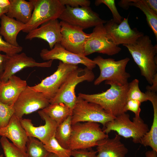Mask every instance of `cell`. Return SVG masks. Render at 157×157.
Masks as SVG:
<instances>
[{
  "label": "cell",
  "mask_w": 157,
  "mask_h": 157,
  "mask_svg": "<svg viewBox=\"0 0 157 157\" xmlns=\"http://www.w3.org/2000/svg\"><path fill=\"white\" fill-rule=\"evenodd\" d=\"M10 5L5 14L8 17L24 24L27 23L31 17L34 6L31 0H9Z\"/></svg>",
  "instance_id": "23"
},
{
  "label": "cell",
  "mask_w": 157,
  "mask_h": 157,
  "mask_svg": "<svg viewBox=\"0 0 157 157\" xmlns=\"http://www.w3.org/2000/svg\"><path fill=\"white\" fill-rule=\"evenodd\" d=\"M121 48L109 38L104 24L94 27L86 40L83 55L86 56L94 53L113 56L119 53Z\"/></svg>",
  "instance_id": "10"
},
{
  "label": "cell",
  "mask_w": 157,
  "mask_h": 157,
  "mask_svg": "<svg viewBox=\"0 0 157 157\" xmlns=\"http://www.w3.org/2000/svg\"><path fill=\"white\" fill-rule=\"evenodd\" d=\"M71 115L58 126L54 137L59 144L66 149H69V144L71 132Z\"/></svg>",
  "instance_id": "26"
},
{
  "label": "cell",
  "mask_w": 157,
  "mask_h": 157,
  "mask_svg": "<svg viewBox=\"0 0 157 157\" xmlns=\"http://www.w3.org/2000/svg\"><path fill=\"white\" fill-rule=\"evenodd\" d=\"M26 153L28 157H49L50 153L44 144L38 139L28 137L26 144Z\"/></svg>",
  "instance_id": "28"
},
{
  "label": "cell",
  "mask_w": 157,
  "mask_h": 157,
  "mask_svg": "<svg viewBox=\"0 0 157 157\" xmlns=\"http://www.w3.org/2000/svg\"><path fill=\"white\" fill-rule=\"evenodd\" d=\"M0 135L8 138L17 147L26 152L28 136L21 124L20 119L14 114L7 125L0 128Z\"/></svg>",
  "instance_id": "20"
},
{
  "label": "cell",
  "mask_w": 157,
  "mask_h": 157,
  "mask_svg": "<svg viewBox=\"0 0 157 157\" xmlns=\"http://www.w3.org/2000/svg\"><path fill=\"white\" fill-rule=\"evenodd\" d=\"M49 104V100L43 94L33 90L27 85L13 105L14 114L20 119L24 115L42 110Z\"/></svg>",
  "instance_id": "12"
},
{
  "label": "cell",
  "mask_w": 157,
  "mask_h": 157,
  "mask_svg": "<svg viewBox=\"0 0 157 157\" xmlns=\"http://www.w3.org/2000/svg\"><path fill=\"white\" fill-rule=\"evenodd\" d=\"M60 23L62 35L60 44L69 51L84 55L85 44L90 33L84 32L81 28L71 25L65 22L61 21Z\"/></svg>",
  "instance_id": "14"
},
{
  "label": "cell",
  "mask_w": 157,
  "mask_h": 157,
  "mask_svg": "<svg viewBox=\"0 0 157 157\" xmlns=\"http://www.w3.org/2000/svg\"><path fill=\"white\" fill-rule=\"evenodd\" d=\"M120 136L115 134L101 140L96 146L97 157H126L128 149L121 141Z\"/></svg>",
  "instance_id": "21"
},
{
  "label": "cell",
  "mask_w": 157,
  "mask_h": 157,
  "mask_svg": "<svg viewBox=\"0 0 157 157\" xmlns=\"http://www.w3.org/2000/svg\"><path fill=\"white\" fill-rule=\"evenodd\" d=\"M61 26L58 19L50 20L42 24L40 26L28 33L26 40L38 38L44 40L52 49L57 43H60L62 38Z\"/></svg>",
  "instance_id": "18"
},
{
  "label": "cell",
  "mask_w": 157,
  "mask_h": 157,
  "mask_svg": "<svg viewBox=\"0 0 157 157\" xmlns=\"http://www.w3.org/2000/svg\"><path fill=\"white\" fill-rule=\"evenodd\" d=\"M105 83L110 87L105 92L92 94L80 93L78 97L99 105L108 113L114 117L125 113V107L127 101L129 83L123 86L108 81H106Z\"/></svg>",
  "instance_id": "2"
},
{
  "label": "cell",
  "mask_w": 157,
  "mask_h": 157,
  "mask_svg": "<svg viewBox=\"0 0 157 157\" xmlns=\"http://www.w3.org/2000/svg\"><path fill=\"white\" fill-rule=\"evenodd\" d=\"M8 7L5 8L0 7V19H1L3 15L5 14L7 12L8 10Z\"/></svg>",
  "instance_id": "44"
},
{
  "label": "cell",
  "mask_w": 157,
  "mask_h": 157,
  "mask_svg": "<svg viewBox=\"0 0 157 157\" xmlns=\"http://www.w3.org/2000/svg\"><path fill=\"white\" fill-rule=\"evenodd\" d=\"M102 129L107 134L115 131L120 136L131 138L135 143H140L142 139L149 130L148 125L140 117H135L131 121L126 113L106 123Z\"/></svg>",
  "instance_id": "4"
},
{
  "label": "cell",
  "mask_w": 157,
  "mask_h": 157,
  "mask_svg": "<svg viewBox=\"0 0 157 157\" xmlns=\"http://www.w3.org/2000/svg\"><path fill=\"white\" fill-rule=\"evenodd\" d=\"M115 117L108 113L100 106L89 102L78 97L71 115L72 125L85 122L100 123L103 127Z\"/></svg>",
  "instance_id": "8"
},
{
  "label": "cell",
  "mask_w": 157,
  "mask_h": 157,
  "mask_svg": "<svg viewBox=\"0 0 157 157\" xmlns=\"http://www.w3.org/2000/svg\"><path fill=\"white\" fill-rule=\"evenodd\" d=\"M14 113L13 106H9L0 102V128L7 125Z\"/></svg>",
  "instance_id": "32"
},
{
  "label": "cell",
  "mask_w": 157,
  "mask_h": 157,
  "mask_svg": "<svg viewBox=\"0 0 157 157\" xmlns=\"http://www.w3.org/2000/svg\"><path fill=\"white\" fill-rule=\"evenodd\" d=\"M63 6H69L72 8L81 7H89L90 1L88 0H59Z\"/></svg>",
  "instance_id": "37"
},
{
  "label": "cell",
  "mask_w": 157,
  "mask_h": 157,
  "mask_svg": "<svg viewBox=\"0 0 157 157\" xmlns=\"http://www.w3.org/2000/svg\"><path fill=\"white\" fill-rule=\"evenodd\" d=\"M123 46L128 49L141 75L151 85L154 76L157 73V45H153L149 36L144 35L134 43Z\"/></svg>",
  "instance_id": "1"
},
{
  "label": "cell",
  "mask_w": 157,
  "mask_h": 157,
  "mask_svg": "<svg viewBox=\"0 0 157 157\" xmlns=\"http://www.w3.org/2000/svg\"><path fill=\"white\" fill-rule=\"evenodd\" d=\"M71 129L69 147L71 150L91 148L108 137L96 122L77 123L72 125Z\"/></svg>",
  "instance_id": "3"
},
{
  "label": "cell",
  "mask_w": 157,
  "mask_h": 157,
  "mask_svg": "<svg viewBox=\"0 0 157 157\" xmlns=\"http://www.w3.org/2000/svg\"><path fill=\"white\" fill-rule=\"evenodd\" d=\"M49 157H58L54 154L52 153H50Z\"/></svg>",
  "instance_id": "45"
},
{
  "label": "cell",
  "mask_w": 157,
  "mask_h": 157,
  "mask_svg": "<svg viewBox=\"0 0 157 157\" xmlns=\"http://www.w3.org/2000/svg\"><path fill=\"white\" fill-rule=\"evenodd\" d=\"M22 49L23 48L21 46H14L3 40L2 36L0 35V52H3L7 56H11L15 54L19 53Z\"/></svg>",
  "instance_id": "34"
},
{
  "label": "cell",
  "mask_w": 157,
  "mask_h": 157,
  "mask_svg": "<svg viewBox=\"0 0 157 157\" xmlns=\"http://www.w3.org/2000/svg\"><path fill=\"white\" fill-rule=\"evenodd\" d=\"M151 86H147L146 87L147 90L156 92L157 91V73L154 76Z\"/></svg>",
  "instance_id": "39"
},
{
  "label": "cell",
  "mask_w": 157,
  "mask_h": 157,
  "mask_svg": "<svg viewBox=\"0 0 157 157\" xmlns=\"http://www.w3.org/2000/svg\"><path fill=\"white\" fill-rule=\"evenodd\" d=\"M10 4L9 0H0V7L1 8L8 7Z\"/></svg>",
  "instance_id": "43"
},
{
  "label": "cell",
  "mask_w": 157,
  "mask_h": 157,
  "mask_svg": "<svg viewBox=\"0 0 157 157\" xmlns=\"http://www.w3.org/2000/svg\"><path fill=\"white\" fill-rule=\"evenodd\" d=\"M96 6L103 3L106 5L110 10L113 16V21L118 24L122 22L123 18L119 13L115 4L114 0H97L95 1Z\"/></svg>",
  "instance_id": "33"
},
{
  "label": "cell",
  "mask_w": 157,
  "mask_h": 157,
  "mask_svg": "<svg viewBox=\"0 0 157 157\" xmlns=\"http://www.w3.org/2000/svg\"><path fill=\"white\" fill-rule=\"evenodd\" d=\"M78 67L77 65L60 61L56 70L53 74L38 84L30 87L33 90L42 93L49 100L54 97L69 74Z\"/></svg>",
  "instance_id": "11"
},
{
  "label": "cell",
  "mask_w": 157,
  "mask_h": 157,
  "mask_svg": "<svg viewBox=\"0 0 157 157\" xmlns=\"http://www.w3.org/2000/svg\"><path fill=\"white\" fill-rule=\"evenodd\" d=\"M0 142L6 157H28L26 152L10 142L6 138L2 136Z\"/></svg>",
  "instance_id": "29"
},
{
  "label": "cell",
  "mask_w": 157,
  "mask_h": 157,
  "mask_svg": "<svg viewBox=\"0 0 157 157\" xmlns=\"http://www.w3.org/2000/svg\"><path fill=\"white\" fill-rule=\"evenodd\" d=\"M8 56L0 53V79L3 74L5 64Z\"/></svg>",
  "instance_id": "38"
},
{
  "label": "cell",
  "mask_w": 157,
  "mask_h": 157,
  "mask_svg": "<svg viewBox=\"0 0 157 157\" xmlns=\"http://www.w3.org/2000/svg\"><path fill=\"white\" fill-rule=\"evenodd\" d=\"M0 157H3V154H1L0 155Z\"/></svg>",
  "instance_id": "46"
},
{
  "label": "cell",
  "mask_w": 157,
  "mask_h": 157,
  "mask_svg": "<svg viewBox=\"0 0 157 157\" xmlns=\"http://www.w3.org/2000/svg\"><path fill=\"white\" fill-rule=\"evenodd\" d=\"M58 126L63 122L67 117L72 115V109L63 103L49 104L42 110Z\"/></svg>",
  "instance_id": "25"
},
{
  "label": "cell",
  "mask_w": 157,
  "mask_h": 157,
  "mask_svg": "<svg viewBox=\"0 0 157 157\" xmlns=\"http://www.w3.org/2000/svg\"><path fill=\"white\" fill-rule=\"evenodd\" d=\"M47 150L58 157H71V150L64 148L58 143L55 138L52 137L47 143L44 144Z\"/></svg>",
  "instance_id": "31"
},
{
  "label": "cell",
  "mask_w": 157,
  "mask_h": 157,
  "mask_svg": "<svg viewBox=\"0 0 157 157\" xmlns=\"http://www.w3.org/2000/svg\"><path fill=\"white\" fill-rule=\"evenodd\" d=\"M129 6L139 8L145 15L149 26L153 32L157 39V14L147 5L144 0H129Z\"/></svg>",
  "instance_id": "27"
},
{
  "label": "cell",
  "mask_w": 157,
  "mask_h": 157,
  "mask_svg": "<svg viewBox=\"0 0 157 157\" xmlns=\"http://www.w3.org/2000/svg\"><path fill=\"white\" fill-rule=\"evenodd\" d=\"M129 0H121L118 3V4L120 6L125 9H128L129 6Z\"/></svg>",
  "instance_id": "41"
},
{
  "label": "cell",
  "mask_w": 157,
  "mask_h": 157,
  "mask_svg": "<svg viewBox=\"0 0 157 157\" xmlns=\"http://www.w3.org/2000/svg\"><path fill=\"white\" fill-rule=\"evenodd\" d=\"M94 78L92 70L86 67L74 70L67 77L54 97L49 100L50 104L63 103L72 109L77 99L75 92L76 86L84 81L92 82Z\"/></svg>",
  "instance_id": "5"
},
{
  "label": "cell",
  "mask_w": 157,
  "mask_h": 157,
  "mask_svg": "<svg viewBox=\"0 0 157 157\" xmlns=\"http://www.w3.org/2000/svg\"><path fill=\"white\" fill-rule=\"evenodd\" d=\"M139 81L135 79L129 83V88L127 93V100L133 99L141 103L148 101L145 93L141 91L139 86Z\"/></svg>",
  "instance_id": "30"
},
{
  "label": "cell",
  "mask_w": 157,
  "mask_h": 157,
  "mask_svg": "<svg viewBox=\"0 0 157 157\" xmlns=\"http://www.w3.org/2000/svg\"><path fill=\"white\" fill-rule=\"evenodd\" d=\"M148 7L157 14V0H144Z\"/></svg>",
  "instance_id": "40"
},
{
  "label": "cell",
  "mask_w": 157,
  "mask_h": 157,
  "mask_svg": "<svg viewBox=\"0 0 157 157\" xmlns=\"http://www.w3.org/2000/svg\"><path fill=\"white\" fill-rule=\"evenodd\" d=\"M130 60L128 57L118 61L104 58L100 56L95 58L93 60L99 67L100 74L94 81V85H98L104 81L121 86L128 84L131 75L126 72V67Z\"/></svg>",
  "instance_id": "6"
},
{
  "label": "cell",
  "mask_w": 157,
  "mask_h": 157,
  "mask_svg": "<svg viewBox=\"0 0 157 157\" xmlns=\"http://www.w3.org/2000/svg\"><path fill=\"white\" fill-rule=\"evenodd\" d=\"M141 103L139 101L133 99L128 100L125 107L126 113L130 110L133 112L135 114V117H140L141 111L140 106Z\"/></svg>",
  "instance_id": "35"
},
{
  "label": "cell",
  "mask_w": 157,
  "mask_h": 157,
  "mask_svg": "<svg viewBox=\"0 0 157 157\" xmlns=\"http://www.w3.org/2000/svg\"><path fill=\"white\" fill-rule=\"evenodd\" d=\"M146 157H157V152L152 150L146 151L145 153Z\"/></svg>",
  "instance_id": "42"
},
{
  "label": "cell",
  "mask_w": 157,
  "mask_h": 157,
  "mask_svg": "<svg viewBox=\"0 0 157 157\" xmlns=\"http://www.w3.org/2000/svg\"><path fill=\"white\" fill-rule=\"evenodd\" d=\"M27 86L26 81L15 75L6 81L0 80V102L9 106H13Z\"/></svg>",
  "instance_id": "19"
},
{
  "label": "cell",
  "mask_w": 157,
  "mask_h": 157,
  "mask_svg": "<svg viewBox=\"0 0 157 157\" xmlns=\"http://www.w3.org/2000/svg\"><path fill=\"white\" fill-rule=\"evenodd\" d=\"M40 55L44 60H58L66 64L76 65L81 64L91 70L96 65L93 60L83 55L74 53L66 50L60 43L56 44L50 50L42 49Z\"/></svg>",
  "instance_id": "15"
},
{
  "label": "cell",
  "mask_w": 157,
  "mask_h": 157,
  "mask_svg": "<svg viewBox=\"0 0 157 157\" xmlns=\"http://www.w3.org/2000/svg\"><path fill=\"white\" fill-rule=\"evenodd\" d=\"M53 60L39 63L24 52L8 56L6 61L4 72L0 80L6 81L12 76L22 69L28 67H51Z\"/></svg>",
  "instance_id": "17"
},
{
  "label": "cell",
  "mask_w": 157,
  "mask_h": 157,
  "mask_svg": "<svg viewBox=\"0 0 157 157\" xmlns=\"http://www.w3.org/2000/svg\"><path fill=\"white\" fill-rule=\"evenodd\" d=\"M104 25L109 39L115 44L118 46L134 43L144 34L136 28H131L129 23L128 17L123 18L119 24L113 19L106 21Z\"/></svg>",
  "instance_id": "13"
},
{
  "label": "cell",
  "mask_w": 157,
  "mask_h": 157,
  "mask_svg": "<svg viewBox=\"0 0 157 157\" xmlns=\"http://www.w3.org/2000/svg\"><path fill=\"white\" fill-rule=\"evenodd\" d=\"M148 100L152 104L154 117L151 129L141 139L140 144L144 146H149L152 150L157 152V95L156 92L150 91L146 92Z\"/></svg>",
  "instance_id": "24"
},
{
  "label": "cell",
  "mask_w": 157,
  "mask_h": 157,
  "mask_svg": "<svg viewBox=\"0 0 157 157\" xmlns=\"http://www.w3.org/2000/svg\"><path fill=\"white\" fill-rule=\"evenodd\" d=\"M0 35L3 36L5 41L16 47L20 46L17 41L19 33L25 28L24 24L14 18H10L6 14L1 18Z\"/></svg>",
  "instance_id": "22"
},
{
  "label": "cell",
  "mask_w": 157,
  "mask_h": 157,
  "mask_svg": "<svg viewBox=\"0 0 157 157\" xmlns=\"http://www.w3.org/2000/svg\"><path fill=\"white\" fill-rule=\"evenodd\" d=\"M58 19L71 25L82 28L83 30L104 24L106 21L101 19L99 15L90 7H65Z\"/></svg>",
  "instance_id": "9"
},
{
  "label": "cell",
  "mask_w": 157,
  "mask_h": 157,
  "mask_svg": "<svg viewBox=\"0 0 157 157\" xmlns=\"http://www.w3.org/2000/svg\"><path fill=\"white\" fill-rule=\"evenodd\" d=\"M97 151L91 149H81L72 150L71 156L73 157H97Z\"/></svg>",
  "instance_id": "36"
},
{
  "label": "cell",
  "mask_w": 157,
  "mask_h": 157,
  "mask_svg": "<svg viewBox=\"0 0 157 157\" xmlns=\"http://www.w3.org/2000/svg\"><path fill=\"white\" fill-rule=\"evenodd\" d=\"M38 113L45 122L44 125L35 126L29 119L22 118L20 121L28 137L35 138L46 144L54 136L58 125L42 110L38 111Z\"/></svg>",
  "instance_id": "16"
},
{
  "label": "cell",
  "mask_w": 157,
  "mask_h": 157,
  "mask_svg": "<svg viewBox=\"0 0 157 157\" xmlns=\"http://www.w3.org/2000/svg\"><path fill=\"white\" fill-rule=\"evenodd\" d=\"M34 9L30 19L22 30L28 33L50 20L58 19L65 6L59 0H31Z\"/></svg>",
  "instance_id": "7"
}]
</instances>
